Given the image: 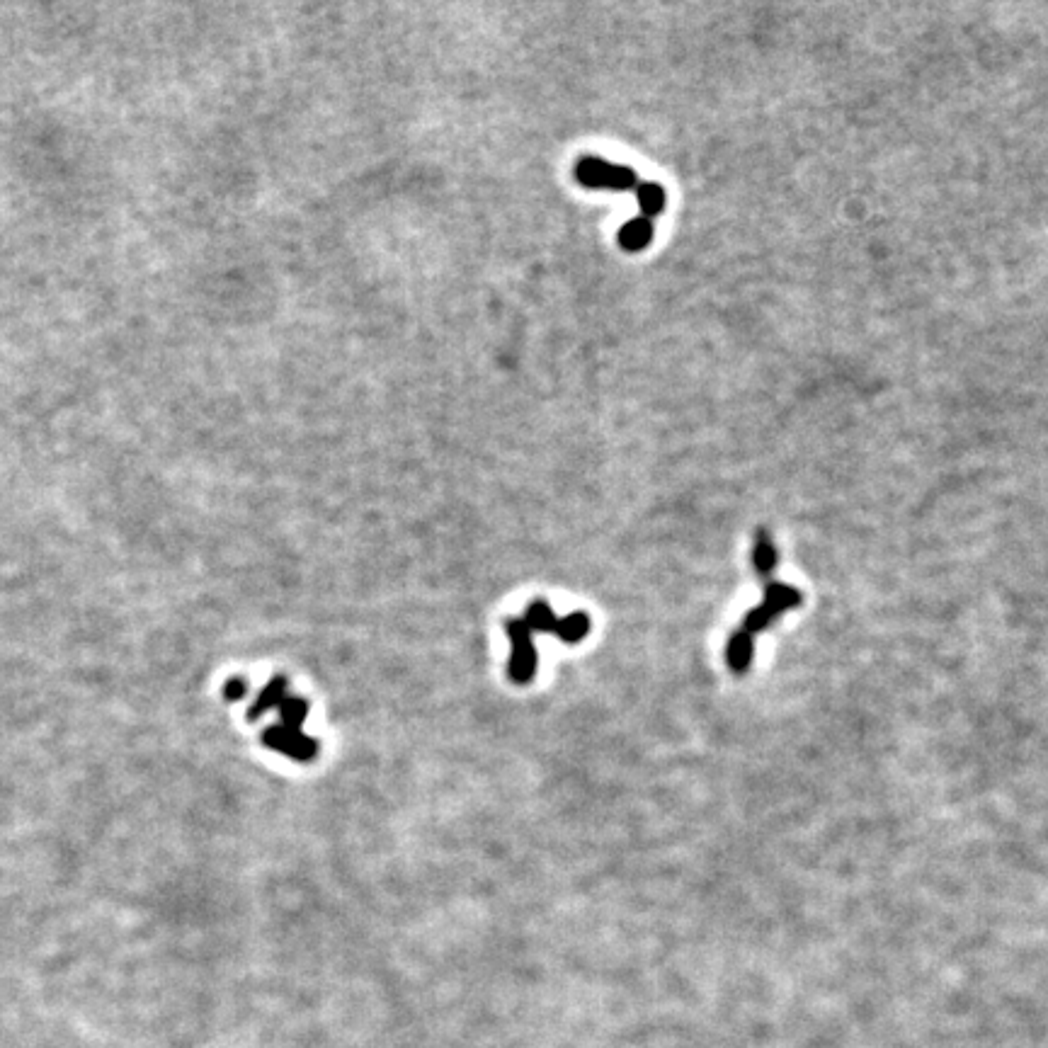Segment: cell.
I'll return each instance as SVG.
<instances>
[{
	"label": "cell",
	"instance_id": "3957f363",
	"mask_svg": "<svg viewBox=\"0 0 1048 1048\" xmlns=\"http://www.w3.org/2000/svg\"><path fill=\"white\" fill-rule=\"evenodd\" d=\"M505 631H508L512 641V655H510V680L517 685H527L532 682L534 672H537V651H534L532 643V629L524 624V619H505Z\"/></svg>",
	"mask_w": 1048,
	"mask_h": 1048
},
{
	"label": "cell",
	"instance_id": "5b68a950",
	"mask_svg": "<svg viewBox=\"0 0 1048 1048\" xmlns=\"http://www.w3.org/2000/svg\"><path fill=\"white\" fill-rule=\"evenodd\" d=\"M653 221L643 219V216H636V219L626 221V224L619 229V246H622L624 250H629V253H639V250H646L648 246H651L653 241Z\"/></svg>",
	"mask_w": 1048,
	"mask_h": 1048
},
{
	"label": "cell",
	"instance_id": "8fae6325",
	"mask_svg": "<svg viewBox=\"0 0 1048 1048\" xmlns=\"http://www.w3.org/2000/svg\"><path fill=\"white\" fill-rule=\"evenodd\" d=\"M306 711H309V706H306L304 699H287V702L282 704V719L287 723V728L299 731L301 723L306 719Z\"/></svg>",
	"mask_w": 1048,
	"mask_h": 1048
},
{
	"label": "cell",
	"instance_id": "30bf717a",
	"mask_svg": "<svg viewBox=\"0 0 1048 1048\" xmlns=\"http://www.w3.org/2000/svg\"><path fill=\"white\" fill-rule=\"evenodd\" d=\"M590 634V617L585 612H573L571 617L558 622L556 636L563 643H578Z\"/></svg>",
	"mask_w": 1048,
	"mask_h": 1048
},
{
	"label": "cell",
	"instance_id": "52a82bcc",
	"mask_svg": "<svg viewBox=\"0 0 1048 1048\" xmlns=\"http://www.w3.org/2000/svg\"><path fill=\"white\" fill-rule=\"evenodd\" d=\"M636 202H639L643 219L653 221L655 216H660L665 212L668 195H665V190L658 185V182H641V185L636 187Z\"/></svg>",
	"mask_w": 1048,
	"mask_h": 1048
},
{
	"label": "cell",
	"instance_id": "277c9868",
	"mask_svg": "<svg viewBox=\"0 0 1048 1048\" xmlns=\"http://www.w3.org/2000/svg\"><path fill=\"white\" fill-rule=\"evenodd\" d=\"M267 743H270L272 748L284 750L287 755L296 757V760H313V755H316L318 750L316 740L309 736H301L299 731H292V728H275V731L267 733Z\"/></svg>",
	"mask_w": 1048,
	"mask_h": 1048
},
{
	"label": "cell",
	"instance_id": "7a4b0ae2",
	"mask_svg": "<svg viewBox=\"0 0 1048 1048\" xmlns=\"http://www.w3.org/2000/svg\"><path fill=\"white\" fill-rule=\"evenodd\" d=\"M799 602H801L799 590L791 588V585L777 583V580H767L765 602H762L760 607H755L753 612L745 617L743 631L750 636L760 634L762 629H767V626H770L774 619L779 617V614H784L786 609L799 607Z\"/></svg>",
	"mask_w": 1048,
	"mask_h": 1048
},
{
	"label": "cell",
	"instance_id": "8992f818",
	"mask_svg": "<svg viewBox=\"0 0 1048 1048\" xmlns=\"http://www.w3.org/2000/svg\"><path fill=\"white\" fill-rule=\"evenodd\" d=\"M753 653H755L753 636L745 634V631H738V634L731 636V641H728V648H726L728 668H731L733 672H738V675H743V672L750 668V663H753Z\"/></svg>",
	"mask_w": 1048,
	"mask_h": 1048
},
{
	"label": "cell",
	"instance_id": "ba28073f",
	"mask_svg": "<svg viewBox=\"0 0 1048 1048\" xmlns=\"http://www.w3.org/2000/svg\"><path fill=\"white\" fill-rule=\"evenodd\" d=\"M777 549H774L770 534L765 532V529H760V532L755 534V544H753V566L755 571L762 575V578L770 580V575L774 573V568H777Z\"/></svg>",
	"mask_w": 1048,
	"mask_h": 1048
},
{
	"label": "cell",
	"instance_id": "9c48e42d",
	"mask_svg": "<svg viewBox=\"0 0 1048 1048\" xmlns=\"http://www.w3.org/2000/svg\"><path fill=\"white\" fill-rule=\"evenodd\" d=\"M558 622H561V619L556 617L554 609L544 600H534L532 605L527 607V614H524V624L532 631H541V634H556Z\"/></svg>",
	"mask_w": 1048,
	"mask_h": 1048
},
{
	"label": "cell",
	"instance_id": "6da1fadb",
	"mask_svg": "<svg viewBox=\"0 0 1048 1048\" xmlns=\"http://www.w3.org/2000/svg\"><path fill=\"white\" fill-rule=\"evenodd\" d=\"M575 180L588 190H636L639 187V175L634 168L626 165H614L600 156H583L575 163Z\"/></svg>",
	"mask_w": 1048,
	"mask_h": 1048
}]
</instances>
